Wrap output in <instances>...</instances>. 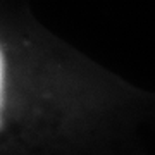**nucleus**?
Masks as SVG:
<instances>
[{"label":"nucleus","mask_w":155,"mask_h":155,"mask_svg":"<svg viewBox=\"0 0 155 155\" xmlns=\"http://www.w3.org/2000/svg\"><path fill=\"white\" fill-rule=\"evenodd\" d=\"M4 69H5L4 54H2V50H0V107H2V91H4Z\"/></svg>","instance_id":"1"}]
</instances>
